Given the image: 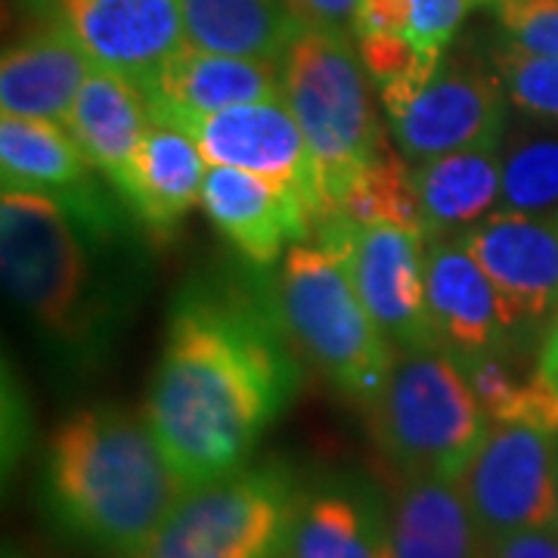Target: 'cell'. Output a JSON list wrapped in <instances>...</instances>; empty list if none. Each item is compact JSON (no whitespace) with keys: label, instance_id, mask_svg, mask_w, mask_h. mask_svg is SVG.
Returning a JSON list of instances; mask_svg holds the SVG:
<instances>
[{"label":"cell","instance_id":"cell-24","mask_svg":"<svg viewBox=\"0 0 558 558\" xmlns=\"http://www.w3.org/2000/svg\"><path fill=\"white\" fill-rule=\"evenodd\" d=\"M186 44L215 53L279 62L295 22L282 0H180Z\"/></svg>","mask_w":558,"mask_h":558},{"label":"cell","instance_id":"cell-25","mask_svg":"<svg viewBox=\"0 0 558 558\" xmlns=\"http://www.w3.org/2000/svg\"><path fill=\"white\" fill-rule=\"evenodd\" d=\"M453 360L490 422H531L558 432V391L539 363L534 369L524 366L519 348Z\"/></svg>","mask_w":558,"mask_h":558},{"label":"cell","instance_id":"cell-2","mask_svg":"<svg viewBox=\"0 0 558 558\" xmlns=\"http://www.w3.org/2000/svg\"><path fill=\"white\" fill-rule=\"evenodd\" d=\"M140 227L109 183L69 199L3 186V289L62 360L106 357L134 314L143 289Z\"/></svg>","mask_w":558,"mask_h":558},{"label":"cell","instance_id":"cell-15","mask_svg":"<svg viewBox=\"0 0 558 558\" xmlns=\"http://www.w3.org/2000/svg\"><path fill=\"white\" fill-rule=\"evenodd\" d=\"M425 299L440 348L450 357L519 348L524 339L497 286L459 236L425 242Z\"/></svg>","mask_w":558,"mask_h":558},{"label":"cell","instance_id":"cell-17","mask_svg":"<svg viewBox=\"0 0 558 558\" xmlns=\"http://www.w3.org/2000/svg\"><path fill=\"white\" fill-rule=\"evenodd\" d=\"M140 90L153 121L183 128L186 121L215 116L233 106L277 100L282 97V72L279 62L215 53L183 44Z\"/></svg>","mask_w":558,"mask_h":558},{"label":"cell","instance_id":"cell-36","mask_svg":"<svg viewBox=\"0 0 558 558\" xmlns=\"http://www.w3.org/2000/svg\"><path fill=\"white\" fill-rule=\"evenodd\" d=\"M556 499H558V457H556ZM556 527H558V519H556Z\"/></svg>","mask_w":558,"mask_h":558},{"label":"cell","instance_id":"cell-14","mask_svg":"<svg viewBox=\"0 0 558 558\" xmlns=\"http://www.w3.org/2000/svg\"><path fill=\"white\" fill-rule=\"evenodd\" d=\"M199 205L236 255L255 267H270L319 227L317 208L299 190L223 165H208Z\"/></svg>","mask_w":558,"mask_h":558},{"label":"cell","instance_id":"cell-28","mask_svg":"<svg viewBox=\"0 0 558 558\" xmlns=\"http://www.w3.org/2000/svg\"><path fill=\"white\" fill-rule=\"evenodd\" d=\"M357 53L369 81L379 87L385 112L398 109L416 90H422L444 60L438 53L422 50L416 40L391 38V35L357 38Z\"/></svg>","mask_w":558,"mask_h":558},{"label":"cell","instance_id":"cell-31","mask_svg":"<svg viewBox=\"0 0 558 558\" xmlns=\"http://www.w3.org/2000/svg\"><path fill=\"white\" fill-rule=\"evenodd\" d=\"M490 0H410L413 25L410 40H416L422 50L444 57L450 40L457 38L459 25L469 20L472 10L487 7Z\"/></svg>","mask_w":558,"mask_h":558},{"label":"cell","instance_id":"cell-1","mask_svg":"<svg viewBox=\"0 0 558 558\" xmlns=\"http://www.w3.org/2000/svg\"><path fill=\"white\" fill-rule=\"evenodd\" d=\"M289 341L277 299L215 282L180 292L146 418L186 490L245 469L292 403L299 363Z\"/></svg>","mask_w":558,"mask_h":558},{"label":"cell","instance_id":"cell-3","mask_svg":"<svg viewBox=\"0 0 558 558\" xmlns=\"http://www.w3.org/2000/svg\"><path fill=\"white\" fill-rule=\"evenodd\" d=\"M183 494L146 413L90 407L65 418L47 444V509L60 531L102 556L137 558Z\"/></svg>","mask_w":558,"mask_h":558},{"label":"cell","instance_id":"cell-22","mask_svg":"<svg viewBox=\"0 0 558 558\" xmlns=\"http://www.w3.org/2000/svg\"><path fill=\"white\" fill-rule=\"evenodd\" d=\"M205 174L208 161L196 140L174 124L153 121L140 146L134 193L128 199V208L149 233L168 236L174 233L183 215L202 202Z\"/></svg>","mask_w":558,"mask_h":558},{"label":"cell","instance_id":"cell-20","mask_svg":"<svg viewBox=\"0 0 558 558\" xmlns=\"http://www.w3.org/2000/svg\"><path fill=\"white\" fill-rule=\"evenodd\" d=\"M413 171L425 220V242L459 236L499 208L502 140L418 161Z\"/></svg>","mask_w":558,"mask_h":558},{"label":"cell","instance_id":"cell-26","mask_svg":"<svg viewBox=\"0 0 558 558\" xmlns=\"http://www.w3.org/2000/svg\"><path fill=\"white\" fill-rule=\"evenodd\" d=\"M509 124L502 134V186L497 211L556 215L558 211V124Z\"/></svg>","mask_w":558,"mask_h":558},{"label":"cell","instance_id":"cell-16","mask_svg":"<svg viewBox=\"0 0 558 558\" xmlns=\"http://www.w3.org/2000/svg\"><path fill=\"white\" fill-rule=\"evenodd\" d=\"M274 558H391V506L363 478L299 490Z\"/></svg>","mask_w":558,"mask_h":558},{"label":"cell","instance_id":"cell-11","mask_svg":"<svg viewBox=\"0 0 558 558\" xmlns=\"http://www.w3.org/2000/svg\"><path fill=\"white\" fill-rule=\"evenodd\" d=\"M180 131H186L196 140L208 165L240 168L248 174L277 180L282 186L299 190L301 196L317 208L319 223H323L326 208L319 199L317 168H314L299 121L282 97L202 116V119L186 121Z\"/></svg>","mask_w":558,"mask_h":558},{"label":"cell","instance_id":"cell-10","mask_svg":"<svg viewBox=\"0 0 558 558\" xmlns=\"http://www.w3.org/2000/svg\"><path fill=\"white\" fill-rule=\"evenodd\" d=\"M391 140L407 161H428L502 140L509 100L494 65L469 53H444L438 72L410 100L388 112Z\"/></svg>","mask_w":558,"mask_h":558},{"label":"cell","instance_id":"cell-19","mask_svg":"<svg viewBox=\"0 0 558 558\" xmlns=\"http://www.w3.org/2000/svg\"><path fill=\"white\" fill-rule=\"evenodd\" d=\"M94 62L57 20L16 40L0 62L3 116L65 124Z\"/></svg>","mask_w":558,"mask_h":558},{"label":"cell","instance_id":"cell-6","mask_svg":"<svg viewBox=\"0 0 558 558\" xmlns=\"http://www.w3.org/2000/svg\"><path fill=\"white\" fill-rule=\"evenodd\" d=\"M366 413L381 453L403 478L459 481L490 428L444 348L400 354Z\"/></svg>","mask_w":558,"mask_h":558},{"label":"cell","instance_id":"cell-35","mask_svg":"<svg viewBox=\"0 0 558 558\" xmlns=\"http://www.w3.org/2000/svg\"><path fill=\"white\" fill-rule=\"evenodd\" d=\"M62 0H16V7H20L22 13H28V16H35V20L47 22L57 16V10H60Z\"/></svg>","mask_w":558,"mask_h":558},{"label":"cell","instance_id":"cell-12","mask_svg":"<svg viewBox=\"0 0 558 558\" xmlns=\"http://www.w3.org/2000/svg\"><path fill=\"white\" fill-rule=\"evenodd\" d=\"M459 240L497 286L515 326L527 336L558 307V211H494Z\"/></svg>","mask_w":558,"mask_h":558},{"label":"cell","instance_id":"cell-13","mask_svg":"<svg viewBox=\"0 0 558 558\" xmlns=\"http://www.w3.org/2000/svg\"><path fill=\"white\" fill-rule=\"evenodd\" d=\"M53 20L94 65L137 87L186 44L180 0H62Z\"/></svg>","mask_w":558,"mask_h":558},{"label":"cell","instance_id":"cell-30","mask_svg":"<svg viewBox=\"0 0 558 558\" xmlns=\"http://www.w3.org/2000/svg\"><path fill=\"white\" fill-rule=\"evenodd\" d=\"M502 38L531 53L558 57V0H490Z\"/></svg>","mask_w":558,"mask_h":558},{"label":"cell","instance_id":"cell-37","mask_svg":"<svg viewBox=\"0 0 558 558\" xmlns=\"http://www.w3.org/2000/svg\"><path fill=\"white\" fill-rule=\"evenodd\" d=\"M270 558H274V556H270Z\"/></svg>","mask_w":558,"mask_h":558},{"label":"cell","instance_id":"cell-7","mask_svg":"<svg viewBox=\"0 0 558 558\" xmlns=\"http://www.w3.org/2000/svg\"><path fill=\"white\" fill-rule=\"evenodd\" d=\"M295 494L282 465H245L186 490L137 558H270Z\"/></svg>","mask_w":558,"mask_h":558},{"label":"cell","instance_id":"cell-32","mask_svg":"<svg viewBox=\"0 0 558 558\" xmlns=\"http://www.w3.org/2000/svg\"><path fill=\"white\" fill-rule=\"evenodd\" d=\"M282 7L301 28H319L354 38L360 0H282Z\"/></svg>","mask_w":558,"mask_h":558},{"label":"cell","instance_id":"cell-34","mask_svg":"<svg viewBox=\"0 0 558 558\" xmlns=\"http://www.w3.org/2000/svg\"><path fill=\"white\" fill-rule=\"evenodd\" d=\"M539 369L543 376L553 381V388L558 391V317L549 329V336L543 341V351H539Z\"/></svg>","mask_w":558,"mask_h":558},{"label":"cell","instance_id":"cell-5","mask_svg":"<svg viewBox=\"0 0 558 558\" xmlns=\"http://www.w3.org/2000/svg\"><path fill=\"white\" fill-rule=\"evenodd\" d=\"M277 304L292 344L329 385L363 407L379 398L398 348L363 307L339 258L311 242L292 245L279 270Z\"/></svg>","mask_w":558,"mask_h":558},{"label":"cell","instance_id":"cell-18","mask_svg":"<svg viewBox=\"0 0 558 558\" xmlns=\"http://www.w3.org/2000/svg\"><path fill=\"white\" fill-rule=\"evenodd\" d=\"M153 124L146 97L134 81L94 65L72 106L65 131L121 199L134 193V171L146 131Z\"/></svg>","mask_w":558,"mask_h":558},{"label":"cell","instance_id":"cell-21","mask_svg":"<svg viewBox=\"0 0 558 558\" xmlns=\"http://www.w3.org/2000/svg\"><path fill=\"white\" fill-rule=\"evenodd\" d=\"M391 558H487L457 481L403 478L391 502Z\"/></svg>","mask_w":558,"mask_h":558},{"label":"cell","instance_id":"cell-9","mask_svg":"<svg viewBox=\"0 0 558 558\" xmlns=\"http://www.w3.org/2000/svg\"><path fill=\"white\" fill-rule=\"evenodd\" d=\"M558 432L531 422H490L459 490L484 543L556 527Z\"/></svg>","mask_w":558,"mask_h":558},{"label":"cell","instance_id":"cell-23","mask_svg":"<svg viewBox=\"0 0 558 558\" xmlns=\"http://www.w3.org/2000/svg\"><path fill=\"white\" fill-rule=\"evenodd\" d=\"M0 171L3 186L40 190L57 199L75 196L97 183V171L60 121L0 119Z\"/></svg>","mask_w":558,"mask_h":558},{"label":"cell","instance_id":"cell-8","mask_svg":"<svg viewBox=\"0 0 558 558\" xmlns=\"http://www.w3.org/2000/svg\"><path fill=\"white\" fill-rule=\"evenodd\" d=\"M317 245L341 260L363 307L400 354L438 351L425 299V236L391 223H354L329 215Z\"/></svg>","mask_w":558,"mask_h":558},{"label":"cell","instance_id":"cell-29","mask_svg":"<svg viewBox=\"0 0 558 558\" xmlns=\"http://www.w3.org/2000/svg\"><path fill=\"white\" fill-rule=\"evenodd\" d=\"M490 65L497 69L509 106H515L524 119L558 124V57L531 53L499 38L490 50Z\"/></svg>","mask_w":558,"mask_h":558},{"label":"cell","instance_id":"cell-27","mask_svg":"<svg viewBox=\"0 0 558 558\" xmlns=\"http://www.w3.org/2000/svg\"><path fill=\"white\" fill-rule=\"evenodd\" d=\"M336 215L354 220V223H391V227H403L410 233L425 236V220H422L416 193V171L388 140L381 143L373 165L351 186V193L344 196Z\"/></svg>","mask_w":558,"mask_h":558},{"label":"cell","instance_id":"cell-4","mask_svg":"<svg viewBox=\"0 0 558 558\" xmlns=\"http://www.w3.org/2000/svg\"><path fill=\"white\" fill-rule=\"evenodd\" d=\"M279 72L282 100L289 102L307 140L317 168L319 199L329 218L339 211L385 143L369 102L366 69L351 35L295 25Z\"/></svg>","mask_w":558,"mask_h":558},{"label":"cell","instance_id":"cell-33","mask_svg":"<svg viewBox=\"0 0 558 558\" xmlns=\"http://www.w3.org/2000/svg\"><path fill=\"white\" fill-rule=\"evenodd\" d=\"M487 558H558V527L497 539L487 546Z\"/></svg>","mask_w":558,"mask_h":558}]
</instances>
